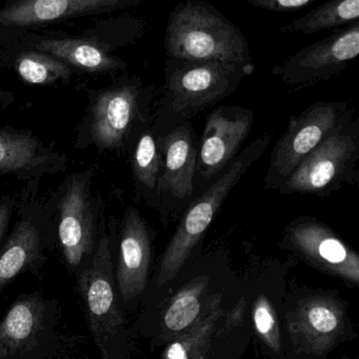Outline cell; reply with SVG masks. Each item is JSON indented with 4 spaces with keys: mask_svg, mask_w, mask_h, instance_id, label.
Returning a JSON list of instances; mask_svg holds the SVG:
<instances>
[{
    "mask_svg": "<svg viewBox=\"0 0 359 359\" xmlns=\"http://www.w3.org/2000/svg\"><path fill=\"white\" fill-rule=\"evenodd\" d=\"M155 97V86L137 75H121L110 85L92 90L75 131V149L130 155L140 134L152 123Z\"/></svg>",
    "mask_w": 359,
    "mask_h": 359,
    "instance_id": "obj_1",
    "label": "cell"
},
{
    "mask_svg": "<svg viewBox=\"0 0 359 359\" xmlns=\"http://www.w3.org/2000/svg\"><path fill=\"white\" fill-rule=\"evenodd\" d=\"M254 65L167 58L165 83L154 110L152 127L157 135L174 128L232 95L245 77L254 72Z\"/></svg>",
    "mask_w": 359,
    "mask_h": 359,
    "instance_id": "obj_2",
    "label": "cell"
},
{
    "mask_svg": "<svg viewBox=\"0 0 359 359\" xmlns=\"http://www.w3.org/2000/svg\"><path fill=\"white\" fill-rule=\"evenodd\" d=\"M83 337L62 325L60 302L22 293L0 318V359H77Z\"/></svg>",
    "mask_w": 359,
    "mask_h": 359,
    "instance_id": "obj_3",
    "label": "cell"
},
{
    "mask_svg": "<svg viewBox=\"0 0 359 359\" xmlns=\"http://www.w3.org/2000/svg\"><path fill=\"white\" fill-rule=\"evenodd\" d=\"M167 58L254 65L247 39L217 8L187 0L172 10L165 29Z\"/></svg>",
    "mask_w": 359,
    "mask_h": 359,
    "instance_id": "obj_4",
    "label": "cell"
},
{
    "mask_svg": "<svg viewBox=\"0 0 359 359\" xmlns=\"http://www.w3.org/2000/svg\"><path fill=\"white\" fill-rule=\"evenodd\" d=\"M93 180L92 169L72 172L43 203L55 226L56 247L74 276L93 259L106 224L104 203L94 192Z\"/></svg>",
    "mask_w": 359,
    "mask_h": 359,
    "instance_id": "obj_5",
    "label": "cell"
},
{
    "mask_svg": "<svg viewBox=\"0 0 359 359\" xmlns=\"http://www.w3.org/2000/svg\"><path fill=\"white\" fill-rule=\"evenodd\" d=\"M116 226H102L95 255L75 275L76 290L87 319L88 329L100 351V359H130V332L114 275Z\"/></svg>",
    "mask_w": 359,
    "mask_h": 359,
    "instance_id": "obj_6",
    "label": "cell"
},
{
    "mask_svg": "<svg viewBox=\"0 0 359 359\" xmlns=\"http://www.w3.org/2000/svg\"><path fill=\"white\" fill-rule=\"evenodd\" d=\"M272 140L266 132L257 136L249 146L239 152L229 167L197 197L180 220V226L170 241L156 276V285H167L177 276L198 245L231 191L243 180L248 170L264 155Z\"/></svg>",
    "mask_w": 359,
    "mask_h": 359,
    "instance_id": "obj_7",
    "label": "cell"
},
{
    "mask_svg": "<svg viewBox=\"0 0 359 359\" xmlns=\"http://www.w3.org/2000/svg\"><path fill=\"white\" fill-rule=\"evenodd\" d=\"M41 180L27 182L18 198L15 222L0 250V293L22 274L43 277L56 248L55 226L39 197Z\"/></svg>",
    "mask_w": 359,
    "mask_h": 359,
    "instance_id": "obj_8",
    "label": "cell"
},
{
    "mask_svg": "<svg viewBox=\"0 0 359 359\" xmlns=\"http://www.w3.org/2000/svg\"><path fill=\"white\" fill-rule=\"evenodd\" d=\"M359 119L354 111L313 151L278 189L281 195L327 196L344 184H357Z\"/></svg>",
    "mask_w": 359,
    "mask_h": 359,
    "instance_id": "obj_9",
    "label": "cell"
},
{
    "mask_svg": "<svg viewBox=\"0 0 359 359\" xmlns=\"http://www.w3.org/2000/svg\"><path fill=\"white\" fill-rule=\"evenodd\" d=\"M353 110L344 102H317L290 117L287 129L271 153L264 186L277 190Z\"/></svg>",
    "mask_w": 359,
    "mask_h": 359,
    "instance_id": "obj_10",
    "label": "cell"
},
{
    "mask_svg": "<svg viewBox=\"0 0 359 359\" xmlns=\"http://www.w3.org/2000/svg\"><path fill=\"white\" fill-rule=\"evenodd\" d=\"M253 121V112L239 106H219L208 114L197 149L195 180L201 188L210 186L236 158Z\"/></svg>",
    "mask_w": 359,
    "mask_h": 359,
    "instance_id": "obj_11",
    "label": "cell"
},
{
    "mask_svg": "<svg viewBox=\"0 0 359 359\" xmlns=\"http://www.w3.org/2000/svg\"><path fill=\"white\" fill-rule=\"evenodd\" d=\"M359 54V22L294 54L276 75L287 87L302 88L339 75Z\"/></svg>",
    "mask_w": 359,
    "mask_h": 359,
    "instance_id": "obj_12",
    "label": "cell"
},
{
    "mask_svg": "<svg viewBox=\"0 0 359 359\" xmlns=\"http://www.w3.org/2000/svg\"><path fill=\"white\" fill-rule=\"evenodd\" d=\"M152 253V233L136 208L123 213L118 235V255L114 264L115 281L123 311L136 308L148 285Z\"/></svg>",
    "mask_w": 359,
    "mask_h": 359,
    "instance_id": "obj_13",
    "label": "cell"
},
{
    "mask_svg": "<svg viewBox=\"0 0 359 359\" xmlns=\"http://www.w3.org/2000/svg\"><path fill=\"white\" fill-rule=\"evenodd\" d=\"M70 158L29 129L0 127V176L41 180L68 170Z\"/></svg>",
    "mask_w": 359,
    "mask_h": 359,
    "instance_id": "obj_14",
    "label": "cell"
},
{
    "mask_svg": "<svg viewBox=\"0 0 359 359\" xmlns=\"http://www.w3.org/2000/svg\"><path fill=\"white\" fill-rule=\"evenodd\" d=\"M158 136L161 153L159 205H180L193 196L197 165L196 136L190 121Z\"/></svg>",
    "mask_w": 359,
    "mask_h": 359,
    "instance_id": "obj_15",
    "label": "cell"
},
{
    "mask_svg": "<svg viewBox=\"0 0 359 359\" xmlns=\"http://www.w3.org/2000/svg\"><path fill=\"white\" fill-rule=\"evenodd\" d=\"M142 3V0H15L0 8V26L45 27L83 16L125 11Z\"/></svg>",
    "mask_w": 359,
    "mask_h": 359,
    "instance_id": "obj_16",
    "label": "cell"
},
{
    "mask_svg": "<svg viewBox=\"0 0 359 359\" xmlns=\"http://www.w3.org/2000/svg\"><path fill=\"white\" fill-rule=\"evenodd\" d=\"M25 45L62 60L75 73L116 75L128 68L125 60L113 55L115 43L91 35L62 39L34 36L27 39Z\"/></svg>",
    "mask_w": 359,
    "mask_h": 359,
    "instance_id": "obj_17",
    "label": "cell"
},
{
    "mask_svg": "<svg viewBox=\"0 0 359 359\" xmlns=\"http://www.w3.org/2000/svg\"><path fill=\"white\" fill-rule=\"evenodd\" d=\"M287 239L298 250L340 268L350 279L358 281V258L327 226L312 218L296 219L287 229ZM344 274V272H342Z\"/></svg>",
    "mask_w": 359,
    "mask_h": 359,
    "instance_id": "obj_18",
    "label": "cell"
},
{
    "mask_svg": "<svg viewBox=\"0 0 359 359\" xmlns=\"http://www.w3.org/2000/svg\"><path fill=\"white\" fill-rule=\"evenodd\" d=\"M130 165L136 192L149 207L158 209L161 153L152 123L140 134L130 153Z\"/></svg>",
    "mask_w": 359,
    "mask_h": 359,
    "instance_id": "obj_19",
    "label": "cell"
},
{
    "mask_svg": "<svg viewBox=\"0 0 359 359\" xmlns=\"http://www.w3.org/2000/svg\"><path fill=\"white\" fill-rule=\"evenodd\" d=\"M11 67L24 83L32 86H67L75 74L62 60L28 46L12 56Z\"/></svg>",
    "mask_w": 359,
    "mask_h": 359,
    "instance_id": "obj_20",
    "label": "cell"
},
{
    "mask_svg": "<svg viewBox=\"0 0 359 359\" xmlns=\"http://www.w3.org/2000/svg\"><path fill=\"white\" fill-rule=\"evenodd\" d=\"M359 0H333L281 28V32L315 34L358 22Z\"/></svg>",
    "mask_w": 359,
    "mask_h": 359,
    "instance_id": "obj_21",
    "label": "cell"
},
{
    "mask_svg": "<svg viewBox=\"0 0 359 359\" xmlns=\"http://www.w3.org/2000/svg\"><path fill=\"white\" fill-rule=\"evenodd\" d=\"M220 311L214 306L188 332L168 348L167 359H208L212 355V341L220 331Z\"/></svg>",
    "mask_w": 359,
    "mask_h": 359,
    "instance_id": "obj_22",
    "label": "cell"
},
{
    "mask_svg": "<svg viewBox=\"0 0 359 359\" xmlns=\"http://www.w3.org/2000/svg\"><path fill=\"white\" fill-rule=\"evenodd\" d=\"M205 289V283H197L178 293L163 315V327L165 333L178 335L194 325L201 313Z\"/></svg>",
    "mask_w": 359,
    "mask_h": 359,
    "instance_id": "obj_23",
    "label": "cell"
},
{
    "mask_svg": "<svg viewBox=\"0 0 359 359\" xmlns=\"http://www.w3.org/2000/svg\"><path fill=\"white\" fill-rule=\"evenodd\" d=\"M306 323L315 333L331 334L339 325V318L331 306L325 304H315L309 309L306 315Z\"/></svg>",
    "mask_w": 359,
    "mask_h": 359,
    "instance_id": "obj_24",
    "label": "cell"
},
{
    "mask_svg": "<svg viewBox=\"0 0 359 359\" xmlns=\"http://www.w3.org/2000/svg\"><path fill=\"white\" fill-rule=\"evenodd\" d=\"M254 323L260 335L266 338L272 348H277L278 338L275 332L274 315L266 300H262L254 310Z\"/></svg>",
    "mask_w": 359,
    "mask_h": 359,
    "instance_id": "obj_25",
    "label": "cell"
},
{
    "mask_svg": "<svg viewBox=\"0 0 359 359\" xmlns=\"http://www.w3.org/2000/svg\"><path fill=\"white\" fill-rule=\"evenodd\" d=\"M256 9L266 10L275 13H292L306 9L316 0H245Z\"/></svg>",
    "mask_w": 359,
    "mask_h": 359,
    "instance_id": "obj_26",
    "label": "cell"
},
{
    "mask_svg": "<svg viewBox=\"0 0 359 359\" xmlns=\"http://www.w3.org/2000/svg\"><path fill=\"white\" fill-rule=\"evenodd\" d=\"M16 207H18V197L12 194L0 196V250L7 241L10 226L15 215Z\"/></svg>",
    "mask_w": 359,
    "mask_h": 359,
    "instance_id": "obj_27",
    "label": "cell"
},
{
    "mask_svg": "<svg viewBox=\"0 0 359 359\" xmlns=\"http://www.w3.org/2000/svg\"><path fill=\"white\" fill-rule=\"evenodd\" d=\"M14 100H15V96L12 92L0 89V107L1 108H7L10 104H13Z\"/></svg>",
    "mask_w": 359,
    "mask_h": 359,
    "instance_id": "obj_28",
    "label": "cell"
}]
</instances>
